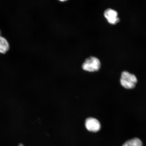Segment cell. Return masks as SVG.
Masks as SVG:
<instances>
[{"label":"cell","mask_w":146,"mask_h":146,"mask_svg":"<svg viewBox=\"0 0 146 146\" xmlns=\"http://www.w3.org/2000/svg\"><path fill=\"white\" fill-rule=\"evenodd\" d=\"M122 146H143V144L139 138H134L127 140Z\"/></svg>","instance_id":"8992f818"},{"label":"cell","mask_w":146,"mask_h":146,"mask_svg":"<svg viewBox=\"0 0 146 146\" xmlns=\"http://www.w3.org/2000/svg\"><path fill=\"white\" fill-rule=\"evenodd\" d=\"M137 82L136 76L127 71L122 72L120 79V83L122 86L126 89L134 88Z\"/></svg>","instance_id":"6da1fadb"},{"label":"cell","mask_w":146,"mask_h":146,"mask_svg":"<svg viewBox=\"0 0 146 146\" xmlns=\"http://www.w3.org/2000/svg\"><path fill=\"white\" fill-rule=\"evenodd\" d=\"M101 66L100 60L94 56H90L85 60L82 65L84 70L89 72H94L99 70Z\"/></svg>","instance_id":"7a4b0ae2"},{"label":"cell","mask_w":146,"mask_h":146,"mask_svg":"<svg viewBox=\"0 0 146 146\" xmlns=\"http://www.w3.org/2000/svg\"><path fill=\"white\" fill-rule=\"evenodd\" d=\"M24 146V145L22 144H20L19 146Z\"/></svg>","instance_id":"52a82bcc"},{"label":"cell","mask_w":146,"mask_h":146,"mask_svg":"<svg viewBox=\"0 0 146 146\" xmlns=\"http://www.w3.org/2000/svg\"><path fill=\"white\" fill-rule=\"evenodd\" d=\"M104 15L108 22L111 24H116L120 21V19L118 17L117 12L112 9H108L106 10Z\"/></svg>","instance_id":"277c9868"},{"label":"cell","mask_w":146,"mask_h":146,"mask_svg":"<svg viewBox=\"0 0 146 146\" xmlns=\"http://www.w3.org/2000/svg\"><path fill=\"white\" fill-rule=\"evenodd\" d=\"M0 31V53L5 54L10 48V45L7 39L4 37L1 36Z\"/></svg>","instance_id":"5b68a950"},{"label":"cell","mask_w":146,"mask_h":146,"mask_svg":"<svg viewBox=\"0 0 146 146\" xmlns=\"http://www.w3.org/2000/svg\"><path fill=\"white\" fill-rule=\"evenodd\" d=\"M85 125L87 130L90 132H97L101 128L100 122L94 118H87L86 120Z\"/></svg>","instance_id":"3957f363"}]
</instances>
